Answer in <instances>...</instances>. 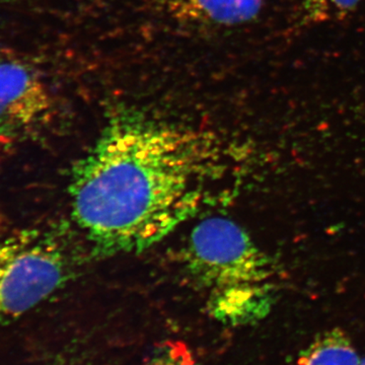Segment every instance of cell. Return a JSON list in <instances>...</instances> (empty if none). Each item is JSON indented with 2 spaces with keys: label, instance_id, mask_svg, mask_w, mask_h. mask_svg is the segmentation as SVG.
Segmentation results:
<instances>
[{
  "label": "cell",
  "instance_id": "5",
  "mask_svg": "<svg viewBox=\"0 0 365 365\" xmlns=\"http://www.w3.org/2000/svg\"><path fill=\"white\" fill-rule=\"evenodd\" d=\"M155 9L178 23L198 26H234L259 16L263 0H150Z\"/></svg>",
  "mask_w": 365,
  "mask_h": 365
},
{
  "label": "cell",
  "instance_id": "6",
  "mask_svg": "<svg viewBox=\"0 0 365 365\" xmlns=\"http://www.w3.org/2000/svg\"><path fill=\"white\" fill-rule=\"evenodd\" d=\"M356 348L349 336L339 328L319 334L292 365H360Z\"/></svg>",
  "mask_w": 365,
  "mask_h": 365
},
{
  "label": "cell",
  "instance_id": "9",
  "mask_svg": "<svg viewBox=\"0 0 365 365\" xmlns=\"http://www.w3.org/2000/svg\"><path fill=\"white\" fill-rule=\"evenodd\" d=\"M360 365H365V359H361V362H360Z\"/></svg>",
  "mask_w": 365,
  "mask_h": 365
},
{
  "label": "cell",
  "instance_id": "3",
  "mask_svg": "<svg viewBox=\"0 0 365 365\" xmlns=\"http://www.w3.org/2000/svg\"><path fill=\"white\" fill-rule=\"evenodd\" d=\"M71 252L59 235L24 230L0 242V325L16 321L72 276Z\"/></svg>",
  "mask_w": 365,
  "mask_h": 365
},
{
  "label": "cell",
  "instance_id": "10",
  "mask_svg": "<svg viewBox=\"0 0 365 365\" xmlns=\"http://www.w3.org/2000/svg\"><path fill=\"white\" fill-rule=\"evenodd\" d=\"M2 1H9V0H0V2H2Z\"/></svg>",
  "mask_w": 365,
  "mask_h": 365
},
{
  "label": "cell",
  "instance_id": "7",
  "mask_svg": "<svg viewBox=\"0 0 365 365\" xmlns=\"http://www.w3.org/2000/svg\"><path fill=\"white\" fill-rule=\"evenodd\" d=\"M362 0H302L304 19L309 23L342 20L359 6Z\"/></svg>",
  "mask_w": 365,
  "mask_h": 365
},
{
  "label": "cell",
  "instance_id": "11",
  "mask_svg": "<svg viewBox=\"0 0 365 365\" xmlns=\"http://www.w3.org/2000/svg\"><path fill=\"white\" fill-rule=\"evenodd\" d=\"M2 58H4V57H1V55H0V60H1Z\"/></svg>",
  "mask_w": 365,
  "mask_h": 365
},
{
  "label": "cell",
  "instance_id": "2",
  "mask_svg": "<svg viewBox=\"0 0 365 365\" xmlns=\"http://www.w3.org/2000/svg\"><path fill=\"white\" fill-rule=\"evenodd\" d=\"M184 261L215 318L244 323L267 309L271 292L266 281L272 264L234 220L211 216L199 222L190 234Z\"/></svg>",
  "mask_w": 365,
  "mask_h": 365
},
{
  "label": "cell",
  "instance_id": "8",
  "mask_svg": "<svg viewBox=\"0 0 365 365\" xmlns=\"http://www.w3.org/2000/svg\"><path fill=\"white\" fill-rule=\"evenodd\" d=\"M150 365H198L191 350L182 342L170 343Z\"/></svg>",
  "mask_w": 365,
  "mask_h": 365
},
{
  "label": "cell",
  "instance_id": "1",
  "mask_svg": "<svg viewBox=\"0 0 365 365\" xmlns=\"http://www.w3.org/2000/svg\"><path fill=\"white\" fill-rule=\"evenodd\" d=\"M211 146L195 132L115 112L69 177L72 218L93 251H143L195 215L211 181Z\"/></svg>",
  "mask_w": 365,
  "mask_h": 365
},
{
  "label": "cell",
  "instance_id": "4",
  "mask_svg": "<svg viewBox=\"0 0 365 365\" xmlns=\"http://www.w3.org/2000/svg\"><path fill=\"white\" fill-rule=\"evenodd\" d=\"M52 108L49 90L32 67L16 60H0V135L37 126Z\"/></svg>",
  "mask_w": 365,
  "mask_h": 365
}]
</instances>
